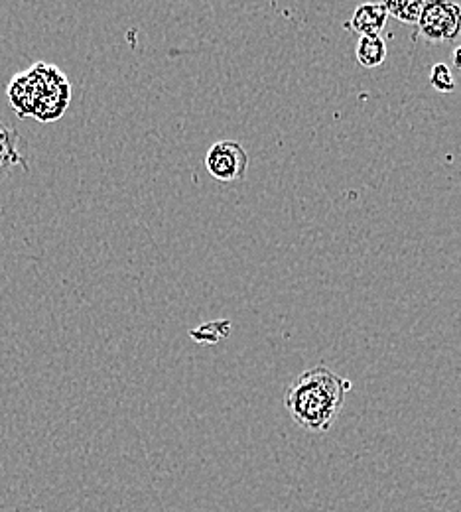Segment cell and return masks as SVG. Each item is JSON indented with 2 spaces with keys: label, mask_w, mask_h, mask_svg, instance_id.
Masks as SVG:
<instances>
[{
  "label": "cell",
  "mask_w": 461,
  "mask_h": 512,
  "mask_svg": "<svg viewBox=\"0 0 461 512\" xmlns=\"http://www.w3.org/2000/svg\"><path fill=\"white\" fill-rule=\"evenodd\" d=\"M353 388L349 379L318 365L298 375L284 392V406L296 426L312 434L328 432L339 418L347 392Z\"/></svg>",
  "instance_id": "1"
},
{
  "label": "cell",
  "mask_w": 461,
  "mask_h": 512,
  "mask_svg": "<svg viewBox=\"0 0 461 512\" xmlns=\"http://www.w3.org/2000/svg\"><path fill=\"white\" fill-rule=\"evenodd\" d=\"M420 34L432 42H454L461 34V4L450 0L424 2L418 18Z\"/></svg>",
  "instance_id": "2"
},
{
  "label": "cell",
  "mask_w": 461,
  "mask_h": 512,
  "mask_svg": "<svg viewBox=\"0 0 461 512\" xmlns=\"http://www.w3.org/2000/svg\"><path fill=\"white\" fill-rule=\"evenodd\" d=\"M205 168L219 182H241L249 170V154L237 140H219L207 150Z\"/></svg>",
  "instance_id": "3"
},
{
  "label": "cell",
  "mask_w": 461,
  "mask_h": 512,
  "mask_svg": "<svg viewBox=\"0 0 461 512\" xmlns=\"http://www.w3.org/2000/svg\"><path fill=\"white\" fill-rule=\"evenodd\" d=\"M389 20L385 2H367L355 8L351 20L345 24L347 30H353L361 36H381Z\"/></svg>",
  "instance_id": "4"
},
{
  "label": "cell",
  "mask_w": 461,
  "mask_h": 512,
  "mask_svg": "<svg viewBox=\"0 0 461 512\" xmlns=\"http://www.w3.org/2000/svg\"><path fill=\"white\" fill-rule=\"evenodd\" d=\"M357 62L365 69H375L387 60V44L381 36H361L357 42Z\"/></svg>",
  "instance_id": "5"
},
{
  "label": "cell",
  "mask_w": 461,
  "mask_h": 512,
  "mask_svg": "<svg viewBox=\"0 0 461 512\" xmlns=\"http://www.w3.org/2000/svg\"><path fill=\"white\" fill-rule=\"evenodd\" d=\"M229 333H231V321L229 320L209 321V323L199 325L198 329L190 331L192 339H196L198 343H203V345H207V343L215 345L221 339L229 337Z\"/></svg>",
  "instance_id": "6"
},
{
  "label": "cell",
  "mask_w": 461,
  "mask_h": 512,
  "mask_svg": "<svg viewBox=\"0 0 461 512\" xmlns=\"http://www.w3.org/2000/svg\"><path fill=\"white\" fill-rule=\"evenodd\" d=\"M385 8L389 16L404 24H418V18L422 14L424 2L422 0H398V2H385Z\"/></svg>",
  "instance_id": "7"
},
{
  "label": "cell",
  "mask_w": 461,
  "mask_h": 512,
  "mask_svg": "<svg viewBox=\"0 0 461 512\" xmlns=\"http://www.w3.org/2000/svg\"><path fill=\"white\" fill-rule=\"evenodd\" d=\"M430 85L444 95H450L456 91V79L448 64H434L430 69Z\"/></svg>",
  "instance_id": "8"
},
{
  "label": "cell",
  "mask_w": 461,
  "mask_h": 512,
  "mask_svg": "<svg viewBox=\"0 0 461 512\" xmlns=\"http://www.w3.org/2000/svg\"><path fill=\"white\" fill-rule=\"evenodd\" d=\"M452 62H454V67H456V69L461 73V46L454 50V58H452Z\"/></svg>",
  "instance_id": "9"
},
{
  "label": "cell",
  "mask_w": 461,
  "mask_h": 512,
  "mask_svg": "<svg viewBox=\"0 0 461 512\" xmlns=\"http://www.w3.org/2000/svg\"><path fill=\"white\" fill-rule=\"evenodd\" d=\"M0 125H2V121H0Z\"/></svg>",
  "instance_id": "10"
}]
</instances>
